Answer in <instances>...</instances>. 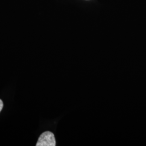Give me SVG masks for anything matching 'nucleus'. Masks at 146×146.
<instances>
[{
    "mask_svg": "<svg viewBox=\"0 0 146 146\" xmlns=\"http://www.w3.org/2000/svg\"><path fill=\"white\" fill-rule=\"evenodd\" d=\"M36 146H56V140L54 134L49 131L43 133L38 138Z\"/></svg>",
    "mask_w": 146,
    "mask_h": 146,
    "instance_id": "nucleus-1",
    "label": "nucleus"
},
{
    "mask_svg": "<svg viewBox=\"0 0 146 146\" xmlns=\"http://www.w3.org/2000/svg\"><path fill=\"white\" fill-rule=\"evenodd\" d=\"M3 102L1 100H0V112L2 110L3 108Z\"/></svg>",
    "mask_w": 146,
    "mask_h": 146,
    "instance_id": "nucleus-2",
    "label": "nucleus"
}]
</instances>
